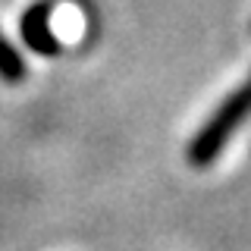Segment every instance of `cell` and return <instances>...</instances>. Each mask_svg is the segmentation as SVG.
<instances>
[{"label":"cell","instance_id":"obj_1","mask_svg":"<svg viewBox=\"0 0 251 251\" xmlns=\"http://www.w3.org/2000/svg\"><path fill=\"white\" fill-rule=\"evenodd\" d=\"M248 113H251V78L235 94H229V98L220 104V110L207 120V126L195 135L192 148H188V160H192L195 167L214 163L220 157V151L226 148V141L235 135V129L245 123Z\"/></svg>","mask_w":251,"mask_h":251},{"label":"cell","instance_id":"obj_2","mask_svg":"<svg viewBox=\"0 0 251 251\" xmlns=\"http://www.w3.org/2000/svg\"><path fill=\"white\" fill-rule=\"evenodd\" d=\"M25 75H28V69H25L22 53L0 35V78L6 85H19V82H25Z\"/></svg>","mask_w":251,"mask_h":251}]
</instances>
